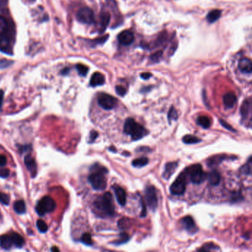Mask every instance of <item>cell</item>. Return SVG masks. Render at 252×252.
Instances as JSON below:
<instances>
[{
    "label": "cell",
    "mask_w": 252,
    "mask_h": 252,
    "mask_svg": "<svg viewBox=\"0 0 252 252\" xmlns=\"http://www.w3.org/2000/svg\"><path fill=\"white\" fill-rule=\"evenodd\" d=\"M93 207L96 215L103 218L115 215L113 199L110 193H106L98 197L94 201Z\"/></svg>",
    "instance_id": "cell-1"
},
{
    "label": "cell",
    "mask_w": 252,
    "mask_h": 252,
    "mask_svg": "<svg viewBox=\"0 0 252 252\" xmlns=\"http://www.w3.org/2000/svg\"><path fill=\"white\" fill-rule=\"evenodd\" d=\"M91 171L88 177V181L92 188L96 190H104L107 185L105 175L108 170L104 167L96 164L92 167Z\"/></svg>",
    "instance_id": "cell-2"
},
{
    "label": "cell",
    "mask_w": 252,
    "mask_h": 252,
    "mask_svg": "<svg viewBox=\"0 0 252 252\" xmlns=\"http://www.w3.org/2000/svg\"><path fill=\"white\" fill-rule=\"evenodd\" d=\"M124 131L126 134L130 135L132 140H139L148 134V131L144 126L136 122L134 119L128 118L126 120L124 127Z\"/></svg>",
    "instance_id": "cell-3"
},
{
    "label": "cell",
    "mask_w": 252,
    "mask_h": 252,
    "mask_svg": "<svg viewBox=\"0 0 252 252\" xmlns=\"http://www.w3.org/2000/svg\"><path fill=\"white\" fill-rule=\"evenodd\" d=\"M184 173L186 176L189 177L191 182L195 184H201L206 178V174L203 171L202 166L199 164L191 165L187 167Z\"/></svg>",
    "instance_id": "cell-4"
},
{
    "label": "cell",
    "mask_w": 252,
    "mask_h": 252,
    "mask_svg": "<svg viewBox=\"0 0 252 252\" xmlns=\"http://www.w3.org/2000/svg\"><path fill=\"white\" fill-rule=\"evenodd\" d=\"M55 201L50 196H45L38 202L36 207V211L40 216H44L45 214L51 212L56 209Z\"/></svg>",
    "instance_id": "cell-5"
},
{
    "label": "cell",
    "mask_w": 252,
    "mask_h": 252,
    "mask_svg": "<svg viewBox=\"0 0 252 252\" xmlns=\"http://www.w3.org/2000/svg\"><path fill=\"white\" fill-rule=\"evenodd\" d=\"M186 189V176L184 173H180L170 187V192L172 195H180L185 193Z\"/></svg>",
    "instance_id": "cell-6"
},
{
    "label": "cell",
    "mask_w": 252,
    "mask_h": 252,
    "mask_svg": "<svg viewBox=\"0 0 252 252\" xmlns=\"http://www.w3.org/2000/svg\"><path fill=\"white\" fill-rule=\"evenodd\" d=\"M118 100L113 96L106 93L100 94L98 97V105L105 110H111L117 105Z\"/></svg>",
    "instance_id": "cell-7"
},
{
    "label": "cell",
    "mask_w": 252,
    "mask_h": 252,
    "mask_svg": "<svg viewBox=\"0 0 252 252\" xmlns=\"http://www.w3.org/2000/svg\"><path fill=\"white\" fill-rule=\"evenodd\" d=\"M145 201L149 207L153 211L158 207V196L156 189L153 186H148L145 189Z\"/></svg>",
    "instance_id": "cell-8"
},
{
    "label": "cell",
    "mask_w": 252,
    "mask_h": 252,
    "mask_svg": "<svg viewBox=\"0 0 252 252\" xmlns=\"http://www.w3.org/2000/svg\"><path fill=\"white\" fill-rule=\"evenodd\" d=\"M76 18L78 21L81 23L86 24V25H90L93 23L95 21V15L92 9L89 7H82L78 10Z\"/></svg>",
    "instance_id": "cell-9"
},
{
    "label": "cell",
    "mask_w": 252,
    "mask_h": 252,
    "mask_svg": "<svg viewBox=\"0 0 252 252\" xmlns=\"http://www.w3.org/2000/svg\"><path fill=\"white\" fill-rule=\"evenodd\" d=\"M251 108L252 102L251 98L249 97L245 100L241 106L240 114L242 117V121H248L249 126H251Z\"/></svg>",
    "instance_id": "cell-10"
},
{
    "label": "cell",
    "mask_w": 252,
    "mask_h": 252,
    "mask_svg": "<svg viewBox=\"0 0 252 252\" xmlns=\"http://www.w3.org/2000/svg\"><path fill=\"white\" fill-rule=\"evenodd\" d=\"M0 51L8 55H12L11 36L10 34L0 36Z\"/></svg>",
    "instance_id": "cell-11"
},
{
    "label": "cell",
    "mask_w": 252,
    "mask_h": 252,
    "mask_svg": "<svg viewBox=\"0 0 252 252\" xmlns=\"http://www.w3.org/2000/svg\"><path fill=\"white\" fill-rule=\"evenodd\" d=\"M180 223L183 228L191 234H194L197 231V228L195 221L191 216H186L183 217L180 221Z\"/></svg>",
    "instance_id": "cell-12"
},
{
    "label": "cell",
    "mask_w": 252,
    "mask_h": 252,
    "mask_svg": "<svg viewBox=\"0 0 252 252\" xmlns=\"http://www.w3.org/2000/svg\"><path fill=\"white\" fill-rule=\"evenodd\" d=\"M118 41L123 45H130L134 41V35L130 30H124L118 36Z\"/></svg>",
    "instance_id": "cell-13"
},
{
    "label": "cell",
    "mask_w": 252,
    "mask_h": 252,
    "mask_svg": "<svg viewBox=\"0 0 252 252\" xmlns=\"http://www.w3.org/2000/svg\"><path fill=\"white\" fill-rule=\"evenodd\" d=\"M24 162L28 171L31 173V176L34 178L37 173V165H36L35 159L31 156V155H27L24 159Z\"/></svg>",
    "instance_id": "cell-14"
},
{
    "label": "cell",
    "mask_w": 252,
    "mask_h": 252,
    "mask_svg": "<svg viewBox=\"0 0 252 252\" xmlns=\"http://www.w3.org/2000/svg\"><path fill=\"white\" fill-rule=\"evenodd\" d=\"M113 189L118 203L121 206H125L126 203V193L124 189L118 185H114Z\"/></svg>",
    "instance_id": "cell-15"
},
{
    "label": "cell",
    "mask_w": 252,
    "mask_h": 252,
    "mask_svg": "<svg viewBox=\"0 0 252 252\" xmlns=\"http://www.w3.org/2000/svg\"><path fill=\"white\" fill-rule=\"evenodd\" d=\"M177 166H178V163L177 162H173L167 163V164L165 165L164 171V173H163V177H164L166 180H168V179L174 174Z\"/></svg>",
    "instance_id": "cell-16"
},
{
    "label": "cell",
    "mask_w": 252,
    "mask_h": 252,
    "mask_svg": "<svg viewBox=\"0 0 252 252\" xmlns=\"http://www.w3.org/2000/svg\"><path fill=\"white\" fill-rule=\"evenodd\" d=\"M223 104L226 108H231L237 103V97L233 92H229L223 96Z\"/></svg>",
    "instance_id": "cell-17"
},
{
    "label": "cell",
    "mask_w": 252,
    "mask_h": 252,
    "mask_svg": "<svg viewBox=\"0 0 252 252\" xmlns=\"http://www.w3.org/2000/svg\"><path fill=\"white\" fill-rule=\"evenodd\" d=\"M240 70L243 73L250 74L252 72V64L251 60L247 58H243L240 60L238 64Z\"/></svg>",
    "instance_id": "cell-18"
},
{
    "label": "cell",
    "mask_w": 252,
    "mask_h": 252,
    "mask_svg": "<svg viewBox=\"0 0 252 252\" xmlns=\"http://www.w3.org/2000/svg\"><path fill=\"white\" fill-rule=\"evenodd\" d=\"M104 82H105L104 76L100 72H95L92 75L91 79H90V85L92 87H96V86H102L104 83Z\"/></svg>",
    "instance_id": "cell-19"
},
{
    "label": "cell",
    "mask_w": 252,
    "mask_h": 252,
    "mask_svg": "<svg viewBox=\"0 0 252 252\" xmlns=\"http://www.w3.org/2000/svg\"><path fill=\"white\" fill-rule=\"evenodd\" d=\"M206 178L211 185L217 186L220 182L221 175L217 170H212L206 175Z\"/></svg>",
    "instance_id": "cell-20"
},
{
    "label": "cell",
    "mask_w": 252,
    "mask_h": 252,
    "mask_svg": "<svg viewBox=\"0 0 252 252\" xmlns=\"http://www.w3.org/2000/svg\"><path fill=\"white\" fill-rule=\"evenodd\" d=\"M10 25L7 20L2 16H0V36L8 35Z\"/></svg>",
    "instance_id": "cell-21"
},
{
    "label": "cell",
    "mask_w": 252,
    "mask_h": 252,
    "mask_svg": "<svg viewBox=\"0 0 252 252\" xmlns=\"http://www.w3.org/2000/svg\"><path fill=\"white\" fill-rule=\"evenodd\" d=\"M10 236H11L12 243H13V245H15L17 247H22L24 245L25 240H24L23 237L19 235V234L13 232L11 235H10Z\"/></svg>",
    "instance_id": "cell-22"
},
{
    "label": "cell",
    "mask_w": 252,
    "mask_h": 252,
    "mask_svg": "<svg viewBox=\"0 0 252 252\" xmlns=\"http://www.w3.org/2000/svg\"><path fill=\"white\" fill-rule=\"evenodd\" d=\"M0 245L4 249H10L13 245L11 236L10 235H2L0 237Z\"/></svg>",
    "instance_id": "cell-23"
},
{
    "label": "cell",
    "mask_w": 252,
    "mask_h": 252,
    "mask_svg": "<svg viewBox=\"0 0 252 252\" xmlns=\"http://www.w3.org/2000/svg\"><path fill=\"white\" fill-rule=\"evenodd\" d=\"M110 14L108 13H103L101 15V33H103L106 29V27H107L109 22H110Z\"/></svg>",
    "instance_id": "cell-24"
},
{
    "label": "cell",
    "mask_w": 252,
    "mask_h": 252,
    "mask_svg": "<svg viewBox=\"0 0 252 252\" xmlns=\"http://www.w3.org/2000/svg\"><path fill=\"white\" fill-rule=\"evenodd\" d=\"M220 16L221 11L220 10H214V11H211L208 13V15L206 17V19L209 23H214L217 19H219Z\"/></svg>",
    "instance_id": "cell-25"
},
{
    "label": "cell",
    "mask_w": 252,
    "mask_h": 252,
    "mask_svg": "<svg viewBox=\"0 0 252 252\" xmlns=\"http://www.w3.org/2000/svg\"><path fill=\"white\" fill-rule=\"evenodd\" d=\"M13 209L18 214H24L26 212L25 203L22 200L16 201L13 204Z\"/></svg>",
    "instance_id": "cell-26"
},
{
    "label": "cell",
    "mask_w": 252,
    "mask_h": 252,
    "mask_svg": "<svg viewBox=\"0 0 252 252\" xmlns=\"http://www.w3.org/2000/svg\"><path fill=\"white\" fill-rule=\"evenodd\" d=\"M197 123L203 128H209L211 126V120L208 116H200L197 118Z\"/></svg>",
    "instance_id": "cell-27"
},
{
    "label": "cell",
    "mask_w": 252,
    "mask_h": 252,
    "mask_svg": "<svg viewBox=\"0 0 252 252\" xmlns=\"http://www.w3.org/2000/svg\"><path fill=\"white\" fill-rule=\"evenodd\" d=\"M183 142H184L185 144L191 145V144H196V143L200 142V140L198 137L192 136V135H186L185 136H183Z\"/></svg>",
    "instance_id": "cell-28"
},
{
    "label": "cell",
    "mask_w": 252,
    "mask_h": 252,
    "mask_svg": "<svg viewBox=\"0 0 252 252\" xmlns=\"http://www.w3.org/2000/svg\"><path fill=\"white\" fill-rule=\"evenodd\" d=\"M149 162V159L146 157H141L132 161V165L136 167H141L146 165Z\"/></svg>",
    "instance_id": "cell-29"
},
{
    "label": "cell",
    "mask_w": 252,
    "mask_h": 252,
    "mask_svg": "<svg viewBox=\"0 0 252 252\" xmlns=\"http://www.w3.org/2000/svg\"><path fill=\"white\" fill-rule=\"evenodd\" d=\"M240 172L245 175H251V157H249V161L245 165L242 167Z\"/></svg>",
    "instance_id": "cell-30"
},
{
    "label": "cell",
    "mask_w": 252,
    "mask_h": 252,
    "mask_svg": "<svg viewBox=\"0 0 252 252\" xmlns=\"http://www.w3.org/2000/svg\"><path fill=\"white\" fill-rule=\"evenodd\" d=\"M76 69L79 74V75L81 76H86V74H87L89 69L87 66H86L85 65H83V64H78L76 65Z\"/></svg>",
    "instance_id": "cell-31"
},
{
    "label": "cell",
    "mask_w": 252,
    "mask_h": 252,
    "mask_svg": "<svg viewBox=\"0 0 252 252\" xmlns=\"http://www.w3.org/2000/svg\"><path fill=\"white\" fill-rule=\"evenodd\" d=\"M129 235L126 232H122L120 235L119 239L118 240H116V242H115V244L116 245H121V244H124L125 243H126L129 240Z\"/></svg>",
    "instance_id": "cell-32"
},
{
    "label": "cell",
    "mask_w": 252,
    "mask_h": 252,
    "mask_svg": "<svg viewBox=\"0 0 252 252\" xmlns=\"http://www.w3.org/2000/svg\"><path fill=\"white\" fill-rule=\"evenodd\" d=\"M36 226H37L38 229H39L40 232L42 233L46 232L48 229L47 225L46 224L45 222L42 221V220H39V221H37V222H36Z\"/></svg>",
    "instance_id": "cell-33"
},
{
    "label": "cell",
    "mask_w": 252,
    "mask_h": 252,
    "mask_svg": "<svg viewBox=\"0 0 252 252\" xmlns=\"http://www.w3.org/2000/svg\"><path fill=\"white\" fill-rule=\"evenodd\" d=\"M178 116H177V111L175 110V108L174 107H172L169 111L168 113V120L169 122H171V121L172 120H176Z\"/></svg>",
    "instance_id": "cell-34"
},
{
    "label": "cell",
    "mask_w": 252,
    "mask_h": 252,
    "mask_svg": "<svg viewBox=\"0 0 252 252\" xmlns=\"http://www.w3.org/2000/svg\"><path fill=\"white\" fill-rule=\"evenodd\" d=\"M82 241L87 245H92V240L91 235L90 233H84L82 237Z\"/></svg>",
    "instance_id": "cell-35"
},
{
    "label": "cell",
    "mask_w": 252,
    "mask_h": 252,
    "mask_svg": "<svg viewBox=\"0 0 252 252\" xmlns=\"http://www.w3.org/2000/svg\"><path fill=\"white\" fill-rule=\"evenodd\" d=\"M0 203L4 205H8L10 203L9 195L4 193H0Z\"/></svg>",
    "instance_id": "cell-36"
},
{
    "label": "cell",
    "mask_w": 252,
    "mask_h": 252,
    "mask_svg": "<svg viewBox=\"0 0 252 252\" xmlns=\"http://www.w3.org/2000/svg\"><path fill=\"white\" fill-rule=\"evenodd\" d=\"M162 54H163L162 51H158L155 52V53L152 54V56L150 57V59L154 62H158V60L161 59V57H162Z\"/></svg>",
    "instance_id": "cell-37"
},
{
    "label": "cell",
    "mask_w": 252,
    "mask_h": 252,
    "mask_svg": "<svg viewBox=\"0 0 252 252\" xmlns=\"http://www.w3.org/2000/svg\"><path fill=\"white\" fill-rule=\"evenodd\" d=\"M128 223H129V220L127 218L121 219L120 221H118V226H119L121 229H126V228H127L129 226Z\"/></svg>",
    "instance_id": "cell-38"
},
{
    "label": "cell",
    "mask_w": 252,
    "mask_h": 252,
    "mask_svg": "<svg viewBox=\"0 0 252 252\" xmlns=\"http://www.w3.org/2000/svg\"><path fill=\"white\" fill-rule=\"evenodd\" d=\"M116 91L117 94L120 96H124L126 93V90L124 86H116Z\"/></svg>",
    "instance_id": "cell-39"
},
{
    "label": "cell",
    "mask_w": 252,
    "mask_h": 252,
    "mask_svg": "<svg viewBox=\"0 0 252 252\" xmlns=\"http://www.w3.org/2000/svg\"><path fill=\"white\" fill-rule=\"evenodd\" d=\"M220 123L222 125V126H223L225 128H226L227 130L231 131H233V132H235V129H234L232 127H231L229 123H227V122H225V120H221V119H220Z\"/></svg>",
    "instance_id": "cell-40"
},
{
    "label": "cell",
    "mask_w": 252,
    "mask_h": 252,
    "mask_svg": "<svg viewBox=\"0 0 252 252\" xmlns=\"http://www.w3.org/2000/svg\"><path fill=\"white\" fill-rule=\"evenodd\" d=\"M212 244H209V245H205L204 246L201 247L200 249H198V251L197 252H211V249H212V247H211Z\"/></svg>",
    "instance_id": "cell-41"
},
{
    "label": "cell",
    "mask_w": 252,
    "mask_h": 252,
    "mask_svg": "<svg viewBox=\"0 0 252 252\" xmlns=\"http://www.w3.org/2000/svg\"><path fill=\"white\" fill-rule=\"evenodd\" d=\"M10 175V171L8 169L3 168L0 170V177L2 178H7Z\"/></svg>",
    "instance_id": "cell-42"
},
{
    "label": "cell",
    "mask_w": 252,
    "mask_h": 252,
    "mask_svg": "<svg viewBox=\"0 0 252 252\" xmlns=\"http://www.w3.org/2000/svg\"><path fill=\"white\" fill-rule=\"evenodd\" d=\"M7 164V158L4 155H0V167H4Z\"/></svg>",
    "instance_id": "cell-43"
},
{
    "label": "cell",
    "mask_w": 252,
    "mask_h": 252,
    "mask_svg": "<svg viewBox=\"0 0 252 252\" xmlns=\"http://www.w3.org/2000/svg\"><path fill=\"white\" fill-rule=\"evenodd\" d=\"M98 136V134L96 131H92L90 133V142H93V141L96 140V138H97V136Z\"/></svg>",
    "instance_id": "cell-44"
},
{
    "label": "cell",
    "mask_w": 252,
    "mask_h": 252,
    "mask_svg": "<svg viewBox=\"0 0 252 252\" xmlns=\"http://www.w3.org/2000/svg\"><path fill=\"white\" fill-rule=\"evenodd\" d=\"M11 63L12 62L10 61V60H2L0 62V67H7L10 64H11Z\"/></svg>",
    "instance_id": "cell-45"
},
{
    "label": "cell",
    "mask_w": 252,
    "mask_h": 252,
    "mask_svg": "<svg viewBox=\"0 0 252 252\" xmlns=\"http://www.w3.org/2000/svg\"><path fill=\"white\" fill-rule=\"evenodd\" d=\"M151 76H152V74L149 73V72H144V73H142L141 74V78L144 80L149 79Z\"/></svg>",
    "instance_id": "cell-46"
},
{
    "label": "cell",
    "mask_w": 252,
    "mask_h": 252,
    "mask_svg": "<svg viewBox=\"0 0 252 252\" xmlns=\"http://www.w3.org/2000/svg\"><path fill=\"white\" fill-rule=\"evenodd\" d=\"M3 99H4V92L2 90H0V110L2 109V107Z\"/></svg>",
    "instance_id": "cell-47"
},
{
    "label": "cell",
    "mask_w": 252,
    "mask_h": 252,
    "mask_svg": "<svg viewBox=\"0 0 252 252\" xmlns=\"http://www.w3.org/2000/svg\"><path fill=\"white\" fill-rule=\"evenodd\" d=\"M69 71H70V69L65 68V69H64L62 71V74H67L68 72H69Z\"/></svg>",
    "instance_id": "cell-48"
},
{
    "label": "cell",
    "mask_w": 252,
    "mask_h": 252,
    "mask_svg": "<svg viewBox=\"0 0 252 252\" xmlns=\"http://www.w3.org/2000/svg\"><path fill=\"white\" fill-rule=\"evenodd\" d=\"M51 252H60V251L56 246H53L51 248Z\"/></svg>",
    "instance_id": "cell-49"
},
{
    "label": "cell",
    "mask_w": 252,
    "mask_h": 252,
    "mask_svg": "<svg viewBox=\"0 0 252 252\" xmlns=\"http://www.w3.org/2000/svg\"><path fill=\"white\" fill-rule=\"evenodd\" d=\"M30 1H31V2H34V1H36V0H30Z\"/></svg>",
    "instance_id": "cell-50"
},
{
    "label": "cell",
    "mask_w": 252,
    "mask_h": 252,
    "mask_svg": "<svg viewBox=\"0 0 252 252\" xmlns=\"http://www.w3.org/2000/svg\"><path fill=\"white\" fill-rule=\"evenodd\" d=\"M110 252H113V251H110Z\"/></svg>",
    "instance_id": "cell-51"
}]
</instances>
